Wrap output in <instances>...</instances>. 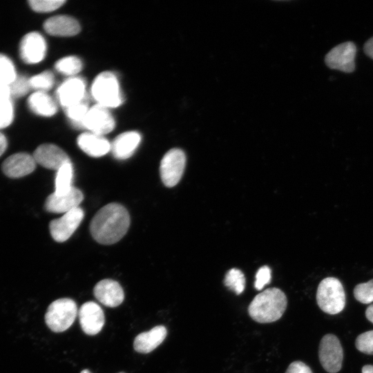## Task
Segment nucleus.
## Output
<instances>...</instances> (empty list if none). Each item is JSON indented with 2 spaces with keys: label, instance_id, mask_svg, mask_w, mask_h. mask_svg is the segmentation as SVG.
Returning <instances> with one entry per match:
<instances>
[{
  "label": "nucleus",
  "instance_id": "f257e3e1",
  "mask_svg": "<svg viewBox=\"0 0 373 373\" xmlns=\"http://www.w3.org/2000/svg\"><path fill=\"white\" fill-rule=\"evenodd\" d=\"M130 225L126 209L118 203H109L93 218L90 231L93 238L102 245H112L120 240Z\"/></svg>",
  "mask_w": 373,
  "mask_h": 373
},
{
  "label": "nucleus",
  "instance_id": "f03ea898",
  "mask_svg": "<svg viewBox=\"0 0 373 373\" xmlns=\"http://www.w3.org/2000/svg\"><path fill=\"white\" fill-rule=\"evenodd\" d=\"M287 305L285 293L276 287L266 289L257 294L248 307L250 317L260 323L278 321L283 315Z\"/></svg>",
  "mask_w": 373,
  "mask_h": 373
},
{
  "label": "nucleus",
  "instance_id": "7ed1b4c3",
  "mask_svg": "<svg viewBox=\"0 0 373 373\" xmlns=\"http://www.w3.org/2000/svg\"><path fill=\"white\" fill-rule=\"evenodd\" d=\"M345 293L341 282L336 278L327 277L319 283L316 302L320 309L334 315L343 311L345 306Z\"/></svg>",
  "mask_w": 373,
  "mask_h": 373
},
{
  "label": "nucleus",
  "instance_id": "20e7f679",
  "mask_svg": "<svg viewBox=\"0 0 373 373\" xmlns=\"http://www.w3.org/2000/svg\"><path fill=\"white\" fill-rule=\"evenodd\" d=\"M91 94L97 104L108 108L117 107L123 102L117 77L111 72H103L95 77Z\"/></svg>",
  "mask_w": 373,
  "mask_h": 373
},
{
  "label": "nucleus",
  "instance_id": "39448f33",
  "mask_svg": "<svg viewBox=\"0 0 373 373\" xmlns=\"http://www.w3.org/2000/svg\"><path fill=\"white\" fill-rule=\"evenodd\" d=\"M78 310L75 302L68 298L53 301L48 307L45 321L55 332H64L73 323Z\"/></svg>",
  "mask_w": 373,
  "mask_h": 373
},
{
  "label": "nucleus",
  "instance_id": "423d86ee",
  "mask_svg": "<svg viewBox=\"0 0 373 373\" xmlns=\"http://www.w3.org/2000/svg\"><path fill=\"white\" fill-rule=\"evenodd\" d=\"M318 357L323 369L329 373H336L342 367L343 350L338 338L334 334L325 335L318 347Z\"/></svg>",
  "mask_w": 373,
  "mask_h": 373
},
{
  "label": "nucleus",
  "instance_id": "0eeeda50",
  "mask_svg": "<svg viewBox=\"0 0 373 373\" xmlns=\"http://www.w3.org/2000/svg\"><path fill=\"white\" fill-rule=\"evenodd\" d=\"M186 164V155L180 149H172L163 156L160 165V174L167 187L175 186L180 180Z\"/></svg>",
  "mask_w": 373,
  "mask_h": 373
},
{
  "label": "nucleus",
  "instance_id": "6e6552de",
  "mask_svg": "<svg viewBox=\"0 0 373 373\" xmlns=\"http://www.w3.org/2000/svg\"><path fill=\"white\" fill-rule=\"evenodd\" d=\"M84 216L83 209L78 207L52 220L49 224L51 236L56 242H65L77 229Z\"/></svg>",
  "mask_w": 373,
  "mask_h": 373
},
{
  "label": "nucleus",
  "instance_id": "1a4fd4ad",
  "mask_svg": "<svg viewBox=\"0 0 373 373\" xmlns=\"http://www.w3.org/2000/svg\"><path fill=\"white\" fill-rule=\"evenodd\" d=\"M356 52V46L352 42L342 43L327 54L325 63L330 68L346 73L352 72L355 68Z\"/></svg>",
  "mask_w": 373,
  "mask_h": 373
},
{
  "label": "nucleus",
  "instance_id": "9d476101",
  "mask_svg": "<svg viewBox=\"0 0 373 373\" xmlns=\"http://www.w3.org/2000/svg\"><path fill=\"white\" fill-rule=\"evenodd\" d=\"M83 127L91 133L103 135L114 129L115 120L108 108L97 104L89 108Z\"/></svg>",
  "mask_w": 373,
  "mask_h": 373
},
{
  "label": "nucleus",
  "instance_id": "9b49d317",
  "mask_svg": "<svg viewBox=\"0 0 373 373\" xmlns=\"http://www.w3.org/2000/svg\"><path fill=\"white\" fill-rule=\"evenodd\" d=\"M46 49L44 37L37 32H28L20 42V56L24 62L29 64L41 61L46 56Z\"/></svg>",
  "mask_w": 373,
  "mask_h": 373
},
{
  "label": "nucleus",
  "instance_id": "f8f14e48",
  "mask_svg": "<svg viewBox=\"0 0 373 373\" xmlns=\"http://www.w3.org/2000/svg\"><path fill=\"white\" fill-rule=\"evenodd\" d=\"M32 155L37 164L51 170L58 171L64 165L71 162L67 153L52 144H41Z\"/></svg>",
  "mask_w": 373,
  "mask_h": 373
},
{
  "label": "nucleus",
  "instance_id": "ddd939ff",
  "mask_svg": "<svg viewBox=\"0 0 373 373\" xmlns=\"http://www.w3.org/2000/svg\"><path fill=\"white\" fill-rule=\"evenodd\" d=\"M79 323L84 332L95 335L102 329L105 318L102 309L95 302L84 303L78 311Z\"/></svg>",
  "mask_w": 373,
  "mask_h": 373
},
{
  "label": "nucleus",
  "instance_id": "4468645a",
  "mask_svg": "<svg viewBox=\"0 0 373 373\" xmlns=\"http://www.w3.org/2000/svg\"><path fill=\"white\" fill-rule=\"evenodd\" d=\"M83 199L82 192L73 186L67 193L57 194L54 192L48 195L46 200L44 207L47 211L50 213H65L78 207Z\"/></svg>",
  "mask_w": 373,
  "mask_h": 373
},
{
  "label": "nucleus",
  "instance_id": "2eb2a0df",
  "mask_svg": "<svg viewBox=\"0 0 373 373\" xmlns=\"http://www.w3.org/2000/svg\"><path fill=\"white\" fill-rule=\"evenodd\" d=\"M32 155L17 153L7 157L2 164L3 173L10 178H19L31 173L36 167Z\"/></svg>",
  "mask_w": 373,
  "mask_h": 373
},
{
  "label": "nucleus",
  "instance_id": "dca6fc26",
  "mask_svg": "<svg viewBox=\"0 0 373 373\" xmlns=\"http://www.w3.org/2000/svg\"><path fill=\"white\" fill-rule=\"evenodd\" d=\"M93 294L99 302L109 307L119 305L124 298L122 286L112 279H104L98 282L94 287Z\"/></svg>",
  "mask_w": 373,
  "mask_h": 373
},
{
  "label": "nucleus",
  "instance_id": "f3484780",
  "mask_svg": "<svg viewBox=\"0 0 373 373\" xmlns=\"http://www.w3.org/2000/svg\"><path fill=\"white\" fill-rule=\"evenodd\" d=\"M86 84L84 79L72 77L64 81L57 90V96L60 104L68 107L85 98Z\"/></svg>",
  "mask_w": 373,
  "mask_h": 373
},
{
  "label": "nucleus",
  "instance_id": "a211bd4d",
  "mask_svg": "<svg viewBox=\"0 0 373 373\" xmlns=\"http://www.w3.org/2000/svg\"><path fill=\"white\" fill-rule=\"evenodd\" d=\"M140 141L141 135L136 131L122 133L111 144V151L117 160L128 159L134 153Z\"/></svg>",
  "mask_w": 373,
  "mask_h": 373
},
{
  "label": "nucleus",
  "instance_id": "6ab92c4d",
  "mask_svg": "<svg viewBox=\"0 0 373 373\" xmlns=\"http://www.w3.org/2000/svg\"><path fill=\"white\" fill-rule=\"evenodd\" d=\"M45 31L57 37H71L80 31L79 22L68 15H57L48 19L44 23Z\"/></svg>",
  "mask_w": 373,
  "mask_h": 373
},
{
  "label": "nucleus",
  "instance_id": "aec40b11",
  "mask_svg": "<svg viewBox=\"0 0 373 373\" xmlns=\"http://www.w3.org/2000/svg\"><path fill=\"white\" fill-rule=\"evenodd\" d=\"M77 142L85 153L94 157H102L111 151V143L103 135L86 132L79 135Z\"/></svg>",
  "mask_w": 373,
  "mask_h": 373
},
{
  "label": "nucleus",
  "instance_id": "412c9836",
  "mask_svg": "<svg viewBox=\"0 0 373 373\" xmlns=\"http://www.w3.org/2000/svg\"><path fill=\"white\" fill-rule=\"evenodd\" d=\"M166 334L164 325H157L148 332L140 333L134 339V350L139 353H149L163 342Z\"/></svg>",
  "mask_w": 373,
  "mask_h": 373
},
{
  "label": "nucleus",
  "instance_id": "4be33fe9",
  "mask_svg": "<svg viewBox=\"0 0 373 373\" xmlns=\"http://www.w3.org/2000/svg\"><path fill=\"white\" fill-rule=\"evenodd\" d=\"M28 104L33 113L44 117L52 116L57 110L53 99L46 92L43 91H35L30 95Z\"/></svg>",
  "mask_w": 373,
  "mask_h": 373
},
{
  "label": "nucleus",
  "instance_id": "5701e85b",
  "mask_svg": "<svg viewBox=\"0 0 373 373\" xmlns=\"http://www.w3.org/2000/svg\"><path fill=\"white\" fill-rule=\"evenodd\" d=\"M73 168L72 163H68L57 171L55 177V191L57 194L68 192L73 187Z\"/></svg>",
  "mask_w": 373,
  "mask_h": 373
},
{
  "label": "nucleus",
  "instance_id": "b1692460",
  "mask_svg": "<svg viewBox=\"0 0 373 373\" xmlns=\"http://www.w3.org/2000/svg\"><path fill=\"white\" fill-rule=\"evenodd\" d=\"M65 113L70 122L76 126L83 127V122L89 110L85 98L74 104L64 108Z\"/></svg>",
  "mask_w": 373,
  "mask_h": 373
},
{
  "label": "nucleus",
  "instance_id": "393cba45",
  "mask_svg": "<svg viewBox=\"0 0 373 373\" xmlns=\"http://www.w3.org/2000/svg\"><path fill=\"white\" fill-rule=\"evenodd\" d=\"M224 284L229 289L239 295L244 291L245 287V275L238 269H231L225 275Z\"/></svg>",
  "mask_w": 373,
  "mask_h": 373
},
{
  "label": "nucleus",
  "instance_id": "a878e982",
  "mask_svg": "<svg viewBox=\"0 0 373 373\" xmlns=\"http://www.w3.org/2000/svg\"><path fill=\"white\" fill-rule=\"evenodd\" d=\"M55 68L64 75L73 76L82 70V63L75 56H68L59 59L55 64Z\"/></svg>",
  "mask_w": 373,
  "mask_h": 373
},
{
  "label": "nucleus",
  "instance_id": "bb28decb",
  "mask_svg": "<svg viewBox=\"0 0 373 373\" xmlns=\"http://www.w3.org/2000/svg\"><path fill=\"white\" fill-rule=\"evenodd\" d=\"M29 82L30 88L36 91L46 92L54 85V75L50 71L46 70L29 78Z\"/></svg>",
  "mask_w": 373,
  "mask_h": 373
},
{
  "label": "nucleus",
  "instance_id": "cd10ccee",
  "mask_svg": "<svg viewBox=\"0 0 373 373\" xmlns=\"http://www.w3.org/2000/svg\"><path fill=\"white\" fill-rule=\"evenodd\" d=\"M17 76L12 61L5 55L0 54V82L9 85Z\"/></svg>",
  "mask_w": 373,
  "mask_h": 373
},
{
  "label": "nucleus",
  "instance_id": "c85d7f7f",
  "mask_svg": "<svg viewBox=\"0 0 373 373\" xmlns=\"http://www.w3.org/2000/svg\"><path fill=\"white\" fill-rule=\"evenodd\" d=\"M354 296L356 300L363 304L373 302V279L366 283H359L354 289Z\"/></svg>",
  "mask_w": 373,
  "mask_h": 373
},
{
  "label": "nucleus",
  "instance_id": "c756f323",
  "mask_svg": "<svg viewBox=\"0 0 373 373\" xmlns=\"http://www.w3.org/2000/svg\"><path fill=\"white\" fill-rule=\"evenodd\" d=\"M10 97H21L30 90L29 78L23 75H17L15 79L8 85Z\"/></svg>",
  "mask_w": 373,
  "mask_h": 373
},
{
  "label": "nucleus",
  "instance_id": "7c9ffc66",
  "mask_svg": "<svg viewBox=\"0 0 373 373\" xmlns=\"http://www.w3.org/2000/svg\"><path fill=\"white\" fill-rule=\"evenodd\" d=\"M14 117V108L11 98L0 99V129L9 126Z\"/></svg>",
  "mask_w": 373,
  "mask_h": 373
},
{
  "label": "nucleus",
  "instance_id": "2f4dec72",
  "mask_svg": "<svg viewBox=\"0 0 373 373\" xmlns=\"http://www.w3.org/2000/svg\"><path fill=\"white\" fill-rule=\"evenodd\" d=\"M31 8L38 12H48L60 8L64 3V0H30Z\"/></svg>",
  "mask_w": 373,
  "mask_h": 373
},
{
  "label": "nucleus",
  "instance_id": "473e14b6",
  "mask_svg": "<svg viewBox=\"0 0 373 373\" xmlns=\"http://www.w3.org/2000/svg\"><path fill=\"white\" fill-rule=\"evenodd\" d=\"M356 348L366 354L373 355V330L358 335L355 341Z\"/></svg>",
  "mask_w": 373,
  "mask_h": 373
},
{
  "label": "nucleus",
  "instance_id": "72a5a7b5",
  "mask_svg": "<svg viewBox=\"0 0 373 373\" xmlns=\"http://www.w3.org/2000/svg\"><path fill=\"white\" fill-rule=\"evenodd\" d=\"M271 278V269L268 266H262L258 269L256 275L254 287L257 290H261L270 283Z\"/></svg>",
  "mask_w": 373,
  "mask_h": 373
},
{
  "label": "nucleus",
  "instance_id": "f704fd0d",
  "mask_svg": "<svg viewBox=\"0 0 373 373\" xmlns=\"http://www.w3.org/2000/svg\"><path fill=\"white\" fill-rule=\"evenodd\" d=\"M285 373H312V371L305 363L296 361L289 365Z\"/></svg>",
  "mask_w": 373,
  "mask_h": 373
},
{
  "label": "nucleus",
  "instance_id": "c9c22d12",
  "mask_svg": "<svg viewBox=\"0 0 373 373\" xmlns=\"http://www.w3.org/2000/svg\"><path fill=\"white\" fill-rule=\"evenodd\" d=\"M11 98L8 85L0 82V99Z\"/></svg>",
  "mask_w": 373,
  "mask_h": 373
},
{
  "label": "nucleus",
  "instance_id": "e433bc0d",
  "mask_svg": "<svg viewBox=\"0 0 373 373\" xmlns=\"http://www.w3.org/2000/svg\"><path fill=\"white\" fill-rule=\"evenodd\" d=\"M364 50L365 54L373 59V37L370 39L365 44Z\"/></svg>",
  "mask_w": 373,
  "mask_h": 373
},
{
  "label": "nucleus",
  "instance_id": "4c0bfd02",
  "mask_svg": "<svg viewBox=\"0 0 373 373\" xmlns=\"http://www.w3.org/2000/svg\"><path fill=\"white\" fill-rule=\"evenodd\" d=\"M7 148V140L3 134L0 132V156L5 152Z\"/></svg>",
  "mask_w": 373,
  "mask_h": 373
},
{
  "label": "nucleus",
  "instance_id": "58836bf2",
  "mask_svg": "<svg viewBox=\"0 0 373 373\" xmlns=\"http://www.w3.org/2000/svg\"><path fill=\"white\" fill-rule=\"evenodd\" d=\"M365 316L368 321L373 323V304L369 305L366 309Z\"/></svg>",
  "mask_w": 373,
  "mask_h": 373
},
{
  "label": "nucleus",
  "instance_id": "ea45409f",
  "mask_svg": "<svg viewBox=\"0 0 373 373\" xmlns=\"http://www.w3.org/2000/svg\"><path fill=\"white\" fill-rule=\"evenodd\" d=\"M361 373H373V365H365L362 367Z\"/></svg>",
  "mask_w": 373,
  "mask_h": 373
},
{
  "label": "nucleus",
  "instance_id": "a19ab883",
  "mask_svg": "<svg viewBox=\"0 0 373 373\" xmlns=\"http://www.w3.org/2000/svg\"><path fill=\"white\" fill-rule=\"evenodd\" d=\"M80 373H91L88 370H83Z\"/></svg>",
  "mask_w": 373,
  "mask_h": 373
},
{
  "label": "nucleus",
  "instance_id": "79ce46f5",
  "mask_svg": "<svg viewBox=\"0 0 373 373\" xmlns=\"http://www.w3.org/2000/svg\"><path fill=\"white\" fill-rule=\"evenodd\" d=\"M119 373H125V372H119Z\"/></svg>",
  "mask_w": 373,
  "mask_h": 373
}]
</instances>
